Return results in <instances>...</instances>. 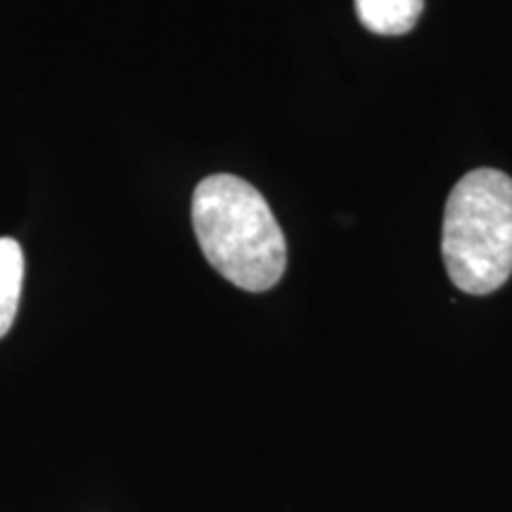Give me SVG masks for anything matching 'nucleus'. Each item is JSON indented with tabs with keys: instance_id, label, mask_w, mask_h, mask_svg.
I'll use <instances>...</instances> for the list:
<instances>
[{
	"instance_id": "obj_1",
	"label": "nucleus",
	"mask_w": 512,
	"mask_h": 512,
	"mask_svg": "<svg viewBox=\"0 0 512 512\" xmlns=\"http://www.w3.org/2000/svg\"><path fill=\"white\" fill-rule=\"evenodd\" d=\"M192 228L209 264L240 290L266 292L283 278L285 235L252 183L230 174L204 178L192 195Z\"/></svg>"
},
{
	"instance_id": "obj_2",
	"label": "nucleus",
	"mask_w": 512,
	"mask_h": 512,
	"mask_svg": "<svg viewBox=\"0 0 512 512\" xmlns=\"http://www.w3.org/2000/svg\"><path fill=\"white\" fill-rule=\"evenodd\" d=\"M441 254L451 283L465 294H491L512 275V178L475 169L448 195Z\"/></svg>"
},
{
	"instance_id": "obj_3",
	"label": "nucleus",
	"mask_w": 512,
	"mask_h": 512,
	"mask_svg": "<svg viewBox=\"0 0 512 512\" xmlns=\"http://www.w3.org/2000/svg\"><path fill=\"white\" fill-rule=\"evenodd\" d=\"M425 0H356L358 22L382 36L408 34L422 15Z\"/></svg>"
},
{
	"instance_id": "obj_4",
	"label": "nucleus",
	"mask_w": 512,
	"mask_h": 512,
	"mask_svg": "<svg viewBox=\"0 0 512 512\" xmlns=\"http://www.w3.org/2000/svg\"><path fill=\"white\" fill-rule=\"evenodd\" d=\"M24 280V252L17 240L0 238V339L8 335L19 309Z\"/></svg>"
}]
</instances>
